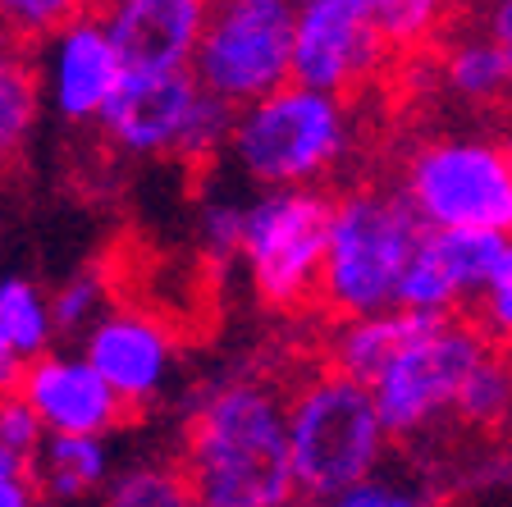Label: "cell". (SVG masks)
<instances>
[{"instance_id": "cell-1", "label": "cell", "mask_w": 512, "mask_h": 507, "mask_svg": "<svg viewBox=\"0 0 512 507\" xmlns=\"http://www.w3.org/2000/svg\"><path fill=\"white\" fill-rule=\"evenodd\" d=\"M188 494L211 507H279L293 498L284 389L266 380H211L188 402Z\"/></svg>"}, {"instance_id": "cell-2", "label": "cell", "mask_w": 512, "mask_h": 507, "mask_svg": "<svg viewBox=\"0 0 512 507\" xmlns=\"http://www.w3.org/2000/svg\"><path fill=\"white\" fill-rule=\"evenodd\" d=\"M362 142L352 96L279 83L234 110L224 156L256 188H320L348 169Z\"/></svg>"}, {"instance_id": "cell-3", "label": "cell", "mask_w": 512, "mask_h": 507, "mask_svg": "<svg viewBox=\"0 0 512 507\" xmlns=\"http://www.w3.org/2000/svg\"><path fill=\"white\" fill-rule=\"evenodd\" d=\"M426 224L416 220L394 183H357L330 197L325 261L316 302L325 316H371L398 302V279L412 261Z\"/></svg>"}, {"instance_id": "cell-4", "label": "cell", "mask_w": 512, "mask_h": 507, "mask_svg": "<svg viewBox=\"0 0 512 507\" xmlns=\"http://www.w3.org/2000/svg\"><path fill=\"white\" fill-rule=\"evenodd\" d=\"M288 471L293 498L320 507L339 489L380 471L389 457V430L375 412L371 384L320 366L284 393Z\"/></svg>"}, {"instance_id": "cell-5", "label": "cell", "mask_w": 512, "mask_h": 507, "mask_svg": "<svg viewBox=\"0 0 512 507\" xmlns=\"http://www.w3.org/2000/svg\"><path fill=\"white\" fill-rule=\"evenodd\" d=\"M394 188L426 229L512 233V165L490 133H439L416 142Z\"/></svg>"}, {"instance_id": "cell-6", "label": "cell", "mask_w": 512, "mask_h": 507, "mask_svg": "<svg viewBox=\"0 0 512 507\" xmlns=\"http://www.w3.org/2000/svg\"><path fill=\"white\" fill-rule=\"evenodd\" d=\"M490 348L494 343L485 338V329L462 311H444V316L412 311V329L371 380L375 412L389 439H416L448 421L462 375Z\"/></svg>"}, {"instance_id": "cell-7", "label": "cell", "mask_w": 512, "mask_h": 507, "mask_svg": "<svg viewBox=\"0 0 512 507\" xmlns=\"http://www.w3.org/2000/svg\"><path fill=\"white\" fill-rule=\"evenodd\" d=\"M325 220H330V192L320 188H261V197L243 206L238 256L261 307L302 311L316 302Z\"/></svg>"}, {"instance_id": "cell-8", "label": "cell", "mask_w": 512, "mask_h": 507, "mask_svg": "<svg viewBox=\"0 0 512 507\" xmlns=\"http://www.w3.org/2000/svg\"><path fill=\"white\" fill-rule=\"evenodd\" d=\"M298 0H211L192 46V78L224 106H247L288 83Z\"/></svg>"}, {"instance_id": "cell-9", "label": "cell", "mask_w": 512, "mask_h": 507, "mask_svg": "<svg viewBox=\"0 0 512 507\" xmlns=\"http://www.w3.org/2000/svg\"><path fill=\"white\" fill-rule=\"evenodd\" d=\"M394 55L398 51L384 42L375 10L352 5V0H298L293 51H288L293 83L334 96H357L389 69Z\"/></svg>"}, {"instance_id": "cell-10", "label": "cell", "mask_w": 512, "mask_h": 507, "mask_svg": "<svg viewBox=\"0 0 512 507\" xmlns=\"http://www.w3.org/2000/svg\"><path fill=\"white\" fill-rule=\"evenodd\" d=\"M32 46H37L32 69H37L42 106H51V115L64 124H96L128 74L106 23L96 14H83Z\"/></svg>"}, {"instance_id": "cell-11", "label": "cell", "mask_w": 512, "mask_h": 507, "mask_svg": "<svg viewBox=\"0 0 512 507\" xmlns=\"http://www.w3.org/2000/svg\"><path fill=\"white\" fill-rule=\"evenodd\" d=\"M206 101V87L192 69H160V74H124L119 92L101 110V138L133 160H179L188 128Z\"/></svg>"}, {"instance_id": "cell-12", "label": "cell", "mask_w": 512, "mask_h": 507, "mask_svg": "<svg viewBox=\"0 0 512 507\" xmlns=\"http://www.w3.org/2000/svg\"><path fill=\"white\" fill-rule=\"evenodd\" d=\"M83 357L128 412H142L165 393L179 361V338L160 316L142 307H106L87 325Z\"/></svg>"}, {"instance_id": "cell-13", "label": "cell", "mask_w": 512, "mask_h": 507, "mask_svg": "<svg viewBox=\"0 0 512 507\" xmlns=\"http://www.w3.org/2000/svg\"><path fill=\"white\" fill-rule=\"evenodd\" d=\"M14 389L37 412L46 434H110L128 412L83 352H37L23 361Z\"/></svg>"}, {"instance_id": "cell-14", "label": "cell", "mask_w": 512, "mask_h": 507, "mask_svg": "<svg viewBox=\"0 0 512 507\" xmlns=\"http://www.w3.org/2000/svg\"><path fill=\"white\" fill-rule=\"evenodd\" d=\"M206 10L211 0H101L96 19L106 23L128 74H160L192 64Z\"/></svg>"}, {"instance_id": "cell-15", "label": "cell", "mask_w": 512, "mask_h": 507, "mask_svg": "<svg viewBox=\"0 0 512 507\" xmlns=\"http://www.w3.org/2000/svg\"><path fill=\"white\" fill-rule=\"evenodd\" d=\"M28 476L46 503H83L110 476L106 434H42Z\"/></svg>"}, {"instance_id": "cell-16", "label": "cell", "mask_w": 512, "mask_h": 507, "mask_svg": "<svg viewBox=\"0 0 512 507\" xmlns=\"http://www.w3.org/2000/svg\"><path fill=\"white\" fill-rule=\"evenodd\" d=\"M407 329H412V311L403 307L371 311V316H334L330 334H325V366L371 384Z\"/></svg>"}, {"instance_id": "cell-17", "label": "cell", "mask_w": 512, "mask_h": 507, "mask_svg": "<svg viewBox=\"0 0 512 507\" xmlns=\"http://www.w3.org/2000/svg\"><path fill=\"white\" fill-rule=\"evenodd\" d=\"M439 83L458 96L462 106L490 110L512 101V78L503 51L494 46L490 32H467L458 42H448L439 55Z\"/></svg>"}, {"instance_id": "cell-18", "label": "cell", "mask_w": 512, "mask_h": 507, "mask_svg": "<svg viewBox=\"0 0 512 507\" xmlns=\"http://www.w3.org/2000/svg\"><path fill=\"white\" fill-rule=\"evenodd\" d=\"M42 115V92H37V69H32L28 42L0 28V165H10L32 138Z\"/></svg>"}, {"instance_id": "cell-19", "label": "cell", "mask_w": 512, "mask_h": 507, "mask_svg": "<svg viewBox=\"0 0 512 507\" xmlns=\"http://www.w3.org/2000/svg\"><path fill=\"white\" fill-rule=\"evenodd\" d=\"M421 247L448 279L458 307H471L503 252V233L490 229H421Z\"/></svg>"}, {"instance_id": "cell-20", "label": "cell", "mask_w": 512, "mask_h": 507, "mask_svg": "<svg viewBox=\"0 0 512 507\" xmlns=\"http://www.w3.org/2000/svg\"><path fill=\"white\" fill-rule=\"evenodd\" d=\"M448 416L467 425V430H499V425L512 421V370L499 348H490L462 375Z\"/></svg>"}, {"instance_id": "cell-21", "label": "cell", "mask_w": 512, "mask_h": 507, "mask_svg": "<svg viewBox=\"0 0 512 507\" xmlns=\"http://www.w3.org/2000/svg\"><path fill=\"white\" fill-rule=\"evenodd\" d=\"M0 334L10 338V348L23 361L37 352L55 348V320H51V297L32 279H0Z\"/></svg>"}, {"instance_id": "cell-22", "label": "cell", "mask_w": 512, "mask_h": 507, "mask_svg": "<svg viewBox=\"0 0 512 507\" xmlns=\"http://www.w3.org/2000/svg\"><path fill=\"white\" fill-rule=\"evenodd\" d=\"M183 498L188 480L170 462H133L101 485V507H179Z\"/></svg>"}, {"instance_id": "cell-23", "label": "cell", "mask_w": 512, "mask_h": 507, "mask_svg": "<svg viewBox=\"0 0 512 507\" xmlns=\"http://www.w3.org/2000/svg\"><path fill=\"white\" fill-rule=\"evenodd\" d=\"M110 275L101 265H83L78 275H69L60 288L51 293V320H55V338H83L101 311L110 307Z\"/></svg>"}, {"instance_id": "cell-24", "label": "cell", "mask_w": 512, "mask_h": 507, "mask_svg": "<svg viewBox=\"0 0 512 507\" xmlns=\"http://www.w3.org/2000/svg\"><path fill=\"white\" fill-rule=\"evenodd\" d=\"M448 10H453V0H380L375 23L394 51H416L444 28Z\"/></svg>"}, {"instance_id": "cell-25", "label": "cell", "mask_w": 512, "mask_h": 507, "mask_svg": "<svg viewBox=\"0 0 512 507\" xmlns=\"http://www.w3.org/2000/svg\"><path fill=\"white\" fill-rule=\"evenodd\" d=\"M96 5L101 0H0V28L32 46L46 32L83 19V14H96Z\"/></svg>"}, {"instance_id": "cell-26", "label": "cell", "mask_w": 512, "mask_h": 507, "mask_svg": "<svg viewBox=\"0 0 512 507\" xmlns=\"http://www.w3.org/2000/svg\"><path fill=\"white\" fill-rule=\"evenodd\" d=\"M471 311H476L471 320L485 329L494 348H512V233L503 238V252L494 261L485 288H480V297L471 302Z\"/></svg>"}, {"instance_id": "cell-27", "label": "cell", "mask_w": 512, "mask_h": 507, "mask_svg": "<svg viewBox=\"0 0 512 507\" xmlns=\"http://www.w3.org/2000/svg\"><path fill=\"white\" fill-rule=\"evenodd\" d=\"M320 507H435V503H430V494L421 485H412L407 476H384V466H380V471L362 476L357 485L325 498Z\"/></svg>"}, {"instance_id": "cell-28", "label": "cell", "mask_w": 512, "mask_h": 507, "mask_svg": "<svg viewBox=\"0 0 512 507\" xmlns=\"http://www.w3.org/2000/svg\"><path fill=\"white\" fill-rule=\"evenodd\" d=\"M197 233H202V252L215 265H229L238 256V243H243V206L238 201H206Z\"/></svg>"}, {"instance_id": "cell-29", "label": "cell", "mask_w": 512, "mask_h": 507, "mask_svg": "<svg viewBox=\"0 0 512 507\" xmlns=\"http://www.w3.org/2000/svg\"><path fill=\"white\" fill-rule=\"evenodd\" d=\"M42 434H46L42 421H37V412L19 398V389L0 393V444H10L14 453L32 457L37 453V444H42Z\"/></svg>"}, {"instance_id": "cell-30", "label": "cell", "mask_w": 512, "mask_h": 507, "mask_svg": "<svg viewBox=\"0 0 512 507\" xmlns=\"http://www.w3.org/2000/svg\"><path fill=\"white\" fill-rule=\"evenodd\" d=\"M485 32L503 51V64H508V78H512V0H485Z\"/></svg>"}, {"instance_id": "cell-31", "label": "cell", "mask_w": 512, "mask_h": 507, "mask_svg": "<svg viewBox=\"0 0 512 507\" xmlns=\"http://www.w3.org/2000/svg\"><path fill=\"white\" fill-rule=\"evenodd\" d=\"M0 507H42V494L32 485V476H0Z\"/></svg>"}, {"instance_id": "cell-32", "label": "cell", "mask_w": 512, "mask_h": 507, "mask_svg": "<svg viewBox=\"0 0 512 507\" xmlns=\"http://www.w3.org/2000/svg\"><path fill=\"white\" fill-rule=\"evenodd\" d=\"M19 375H23V357L10 348V338L0 334V393L14 389V384H19Z\"/></svg>"}, {"instance_id": "cell-33", "label": "cell", "mask_w": 512, "mask_h": 507, "mask_svg": "<svg viewBox=\"0 0 512 507\" xmlns=\"http://www.w3.org/2000/svg\"><path fill=\"white\" fill-rule=\"evenodd\" d=\"M28 471V457L14 453L10 444H0V476H23Z\"/></svg>"}, {"instance_id": "cell-34", "label": "cell", "mask_w": 512, "mask_h": 507, "mask_svg": "<svg viewBox=\"0 0 512 507\" xmlns=\"http://www.w3.org/2000/svg\"><path fill=\"white\" fill-rule=\"evenodd\" d=\"M499 147H503V156H508V165H512V119H508V128H503V138H499Z\"/></svg>"}, {"instance_id": "cell-35", "label": "cell", "mask_w": 512, "mask_h": 507, "mask_svg": "<svg viewBox=\"0 0 512 507\" xmlns=\"http://www.w3.org/2000/svg\"><path fill=\"white\" fill-rule=\"evenodd\" d=\"M179 507H211V503H202V498H192V494H188V498H183Z\"/></svg>"}, {"instance_id": "cell-36", "label": "cell", "mask_w": 512, "mask_h": 507, "mask_svg": "<svg viewBox=\"0 0 512 507\" xmlns=\"http://www.w3.org/2000/svg\"><path fill=\"white\" fill-rule=\"evenodd\" d=\"M279 507H311V503H302V498H288V503H279Z\"/></svg>"}, {"instance_id": "cell-37", "label": "cell", "mask_w": 512, "mask_h": 507, "mask_svg": "<svg viewBox=\"0 0 512 507\" xmlns=\"http://www.w3.org/2000/svg\"><path fill=\"white\" fill-rule=\"evenodd\" d=\"M352 5H366V10H375V5H380V0H352Z\"/></svg>"}, {"instance_id": "cell-38", "label": "cell", "mask_w": 512, "mask_h": 507, "mask_svg": "<svg viewBox=\"0 0 512 507\" xmlns=\"http://www.w3.org/2000/svg\"><path fill=\"white\" fill-rule=\"evenodd\" d=\"M508 370H512V352H508Z\"/></svg>"}]
</instances>
